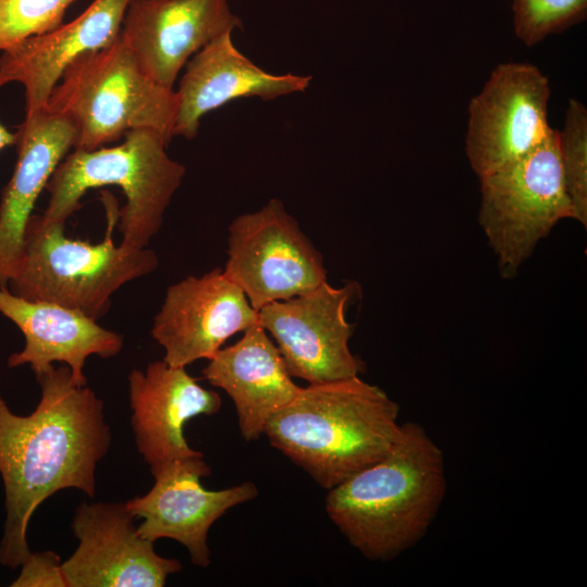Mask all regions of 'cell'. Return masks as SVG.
<instances>
[{"instance_id":"cell-13","label":"cell","mask_w":587,"mask_h":587,"mask_svg":"<svg viewBox=\"0 0 587 587\" xmlns=\"http://www.w3.org/2000/svg\"><path fill=\"white\" fill-rule=\"evenodd\" d=\"M259 324L258 311L223 268L188 276L166 289L151 335L164 361L186 367L209 360L225 341Z\"/></svg>"},{"instance_id":"cell-5","label":"cell","mask_w":587,"mask_h":587,"mask_svg":"<svg viewBox=\"0 0 587 587\" xmlns=\"http://www.w3.org/2000/svg\"><path fill=\"white\" fill-rule=\"evenodd\" d=\"M104 204L107 230L99 243L71 239L64 235L65 224H45L33 214L18 264L8 283L9 290L98 321L108 312L117 289L153 272L159 259L152 249L128 251L114 245L112 233L118 210L111 197L104 198Z\"/></svg>"},{"instance_id":"cell-24","label":"cell","mask_w":587,"mask_h":587,"mask_svg":"<svg viewBox=\"0 0 587 587\" xmlns=\"http://www.w3.org/2000/svg\"><path fill=\"white\" fill-rule=\"evenodd\" d=\"M13 587H66L60 557L52 551L30 552Z\"/></svg>"},{"instance_id":"cell-15","label":"cell","mask_w":587,"mask_h":587,"mask_svg":"<svg viewBox=\"0 0 587 587\" xmlns=\"http://www.w3.org/2000/svg\"><path fill=\"white\" fill-rule=\"evenodd\" d=\"M132 428L138 452L150 472L178 460L203 457L185 436V424L198 415H213L221 396L199 385L186 367L164 360L148 364L145 372L128 374Z\"/></svg>"},{"instance_id":"cell-9","label":"cell","mask_w":587,"mask_h":587,"mask_svg":"<svg viewBox=\"0 0 587 587\" xmlns=\"http://www.w3.org/2000/svg\"><path fill=\"white\" fill-rule=\"evenodd\" d=\"M548 77L529 63L495 67L469 104L465 153L478 178L524 157L549 134Z\"/></svg>"},{"instance_id":"cell-1","label":"cell","mask_w":587,"mask_h":587,"mask_svg":"<svg viewBox=\"0 0 587 587\" xmlns=\"http://www.w3.org/2000/svg\"><path fill=\"white\" fill-rule=\"evenodd\" d=\"M41 398L16 415L0 392V476L7 511L0 565L16 569L30 554L26 532L35 510L54 492L75 488L93 497L97 464L111 446L103 401L76 385L67 365L35 375Z\"/></svg>"},{"instance_id":"cell-22","label":"cell","mask_w":587,"mask_h":587,"mask_svg":"<svg viewBox=\"0 0 587 587\" xmlns=\"http://www.w3.org/2000/svg\"><path fill=\"white\" fill-rule=\"evenodd\" d=\"M512 10L516 37L532 47L582 22L587 0H512Z\"/></svg>"},{"instance_id":"cell-21","label":"cell","mask_w":587,"mask_h":587,"mask_svg":"<svg viewBox=\"0 0 587 587\" xmlns=\"http://www.w3.org/2000/svg\"><path fill=\"white\" fill-rule=\"evenodd\" d=\"M559 153L572 218L587 225V110L570 99L563 129L559 130Z\"/></svg>"},{"instance_id":"cell-18","label":"cell","mask_w":587,"mask_h":587,"mask_svg":"<svg viewBox=\"0 0 587 587\" xmlns=\"http://www.w3.org/2000/svg\"><path fill=\"white\" fill-rule=\"evenodd\" d=\"M17 133V161L0 201V287L18 264L36 200L76 141L68 118L45 105L26 112Z\"/></svg>"},{"instance_id":"cell-4","label":"cell","mask_w":587,"mask_h":587,"mask_svg":"<svg viewBox=\"0 0 587 587\" xmlns=\"http://www.w3.org/2000/svg\"><path fill=\"white\" fill-rule=\"evenodd\" d=\"M168 140L151 128L127 132L113 147L75 150L58 165L46 189L50 199L39 215L45 224H65L92 188L114 185L126 203L118 211L122 241L128 251L147 248L186 174L166 152Z\"/></svg>"},{"instance_id":"cell-7","label":"cell","mask_w":587,"mask_h":587,"mask_svg":"<svg viewBox=\"0 0 587 587\" xmlns=\"http://www.w3.org/2000/svg\"><path fill=\"white\" fill-rule=\"evenodd\" d=\"M478 223L503 277H513L539 241L562 220L572 218L559 153V130L551 128L533 150L482 178Z\"/></svg>"},{"instance_id":"cell-11","label":"cell","mask_w":587,"mask_h":587,"mask_svg":"<svg viewBox=\"0 0 587 587\" xmlns=\"http://www.w3.org/2000/svg\"><path fill=\"white\" fill-rule=\"evenodd\" d=\"M125 502L80 503L71 526L79 544L62 563L66 587H163L182 571L142 538Z\"/></svg>"},{"instance_id":"cell-12","label":"cell","mask_w":587,"mask_h":587,"mask_svg":"<svg viewBox=\"0 0 587 587\" xmlns=\"http://www.w3.org/2000/svg\"><path fill=\"white\" fill-rule=\"evenodd\" d=\"M152 488L126 501L134 517L141 519L138 534L150 541L168 538L182 544L193 565L211 563L208 534L229 509L257 498L253 483L221 490L205 489L200 479L211 474L203 457L178 460L151 471Z\"/></svg>"},{"instance_id":"cell-10","label":"cell","mask_w":587,"mask_h":587,"mask_svg":"<svg viewBox=\"0 0 587 587\" xmlns=\"http://www.w3.org/2000/svg\"><path fill=\"white\" fill-rule=\"evenodd\" d=\"M359 295L354 282L327 280L258 311L259 324L274 340L292 377L321 384L359 376L364 363L349 347L354 326L347 312Z\"/></svg>"},{"instance_id":"cell-25","label":"cell","mask_w":587,"mask_h":587,"mask_svg":"<svg viewBox=\"0 0 587 587\" xmlns=\"http://www.w3.org/2000/svg\"><path fill=\"white\" fill-rule=\"evenodd\" d=\"M4 86L0 79V88ZM17 141V133L10 132L0 121V151Z\"/></svg>"},{"instance_id":"cell-3","label":"cell","mask_w":587,"mask_h":587,"mask_svg":"<svg viewBox=\"0 0 587 587\" xmlns=\"http://www.w3.org/2000/svg\"><path fill=\"white\" fill-rule=\"evenodd\" d=\"M399 410L360 376L308 384L271 417L264 435L329 490L389 452L400 430Z\"/></svg>"},{"instance_id":"cell-20","label":"cell","mask_w":587,"mask_h":587,"mask_svg":"<svg viewBox=\"0 0 587 587\" xmlns=\"http://www.w3.org/2000/svg\"><path fill=\"white\" fill-rule=\"evenodd\" d=\"M208 361L203 377L230 397L240 435L247 441L264 435L271 417L300 390L274 340L260 324L247 328L235 344L222 347Z\"/></svg>"},{"instance_id":"cell-23","label":"cell","mask_w":587,"mask_h":587,"mask_svg":"<svg viewBox=\"0 0 587 587\" xmlns=\"http://www.w3.org/2000/svg\"><path fill=\"white\" fill-rule=\"evenodd\" d=\"M75 0H0V51L62 24Z\"/></svg>"},{"instance_id":"cell-16","label":"cell","mask_w":587,"mask_h":587,"mask_svg":"<svg viewBox=\"0 0 587 587\" xmlns=\"http://www.w3.org/2000/svg\"><path fill=\"white\" fill-rule=\"evenodd\" d=\"M232 33L220 35L186 63L175 91L172 138H195L205 114L236 99L259 97L270 101L309 87L311 76L273 74L261 68L235 47Z\"/></svg>"},{"instance_id":"cell-2","label":"cell","mask_w":587,"mask_h":587,"mask_svg":"<svg viewBox=\"0 0 587 587\" xmlns=\"http://www.w3.org/2000/svg\"><path fill=\"white\" fill-rule=\"evenodd\" d=\"M446 491L444 451L421 424L405 422L383 459L328 490L325 510L361 554L388 561L425 536Z\"/></svg>"},{"instance_id":"cell-17","label":"cell","mask_w":587,"mask_h":587,"mask_svg":"<svg viewBox=\"0 0 587 587\" xmlns=\"http://www.w3.org/2000/svg\"><path fill=\"white\" fill-rule=\"evenodd\" d=\"M0 313L16 325L25 338L24 349L9 357L8 366L28 364L35 375L60 362L68 366L76 385L85 386L87 358L115 357L124 345L122 335L76 310L25 299L8 287H0Z\"/></svg>"},{"instance_id":"cell-14","label":"cell","mask_w":587,"mask_h":587,"mask_svg":"<svg viewBox=\"0 0 587 587\" xmlns=\"http://www.w3.org/2000/svg\"><path fill=\"white\" fill-rule=\"evenodd\" d=\"M236 28H242V22L227 0H130L121 35L141 70L173 89L195 53Z\"/></svg>"},{"instance_id":"cell-6","label":"cell","mask_w":587,"mask_h":587,"mask_svg":"<svg viewBox=\"0 0 587 587\" xmlns=\"http://www.w3.org/2000/svg\"><path fill=\"white\" fill-rule=\"evenodd\" d=\"M45 107L71 121L75 150H93L138 128L171 141L177 98L141 70L120 33L110 46L70 63Z\"/></svg>"},{"instance_id":"cell-8","label":"cell","mask_w":587,"mask_h":587,"mask_svg":"<svg viewBox=\"0 0 587 587\" xmlns=\"http://www.w3.org/2000/svg\"><path fill=\"white\" fill-rule=\"evenodd\" d=\"M227 243L223 271L257 311L327 280L321 252L277 198L235 217Z\"/></svg>"},{"instance_id":"cell-19","label":"cell","mask_w":587,"mask_h":587,"mask_svg":"<svg viewBox=\"0 0 587 587\" xmlns=\"http://www.w3.org/2000/svg\"><path fill=\"white\" fill-rule=\"evenodd\" d=\"M130 0H93L73 21L2 51L0 79L25 88L26 112L43 107L76 58L113 43Z\"/></svg>"}]
</instances>
